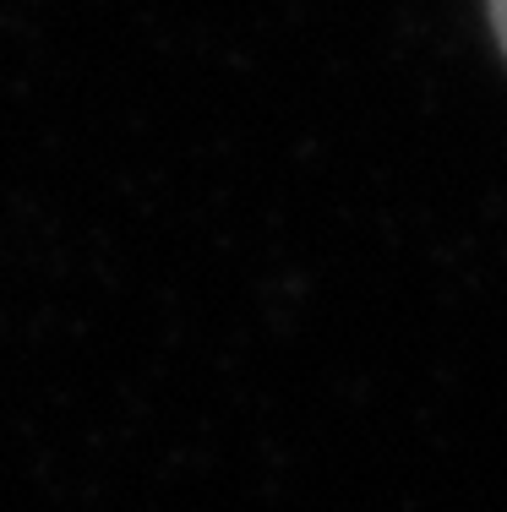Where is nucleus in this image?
Masks as SVG:
<instances>
[{"mask_svg": "<svg viewBox=\"0 0 507 512\" xmlns=\"http://www.w3.org/2000/svg\"><path fill=\"white\" fill-rule=\"evenodd\" d=\"M491 28H497V44L507 50V0H491Z\"/></svg>", "mask_w": 507, "mask_h": 512, "instance_id": "obj_1", "label": "nucleus"}]
</instances>
